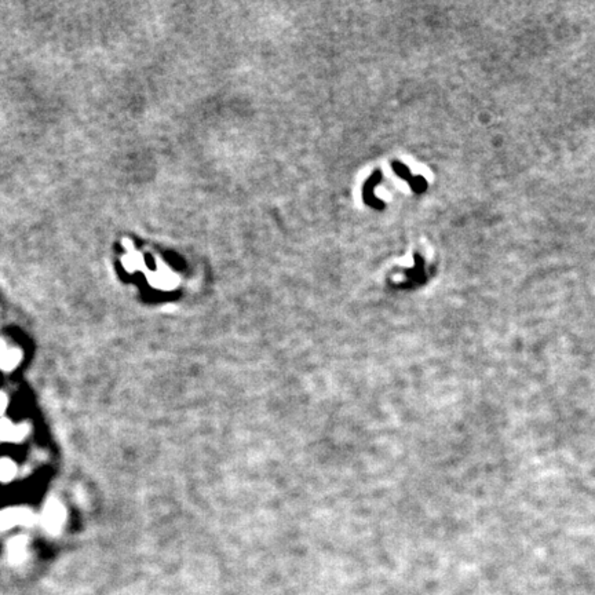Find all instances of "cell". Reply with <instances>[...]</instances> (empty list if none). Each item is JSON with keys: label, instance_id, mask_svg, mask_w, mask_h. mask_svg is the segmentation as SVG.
I'll return each instance as SVG.
<instances>
[{"label": "cell", "instance_id": "1", "mask_svg": "<svg viewBox=\"0 0 595 595\" xmlns=\"http://www.w3.org/2000/svg\"><path fill=\"white\" fill-rule=\"evenodd\" d=\"M42 518H43L44 528L48 532L56 534V532H60V529L62 528V525L65 522L66 510H65V507H64V504L60 500L56 499V498H51L46 503Z\"/></svg>", "mask_w": 595, "mask_h": 595}, {"label": "cell", "instance_id": "2", "mask_svg": "<svg viewBox=\"0 0 595 595\" xmlns=\"http://www.w3.org/2000/svg\"><path fill=\"white\" fill-rule=\"evenodd\" d=\"M34 522V514L28 508H7L0 511V530H6L17 524L32 525Z\"/></svg>", "mask_w": 595, "mask_h": 595}, {"label": "cell", "instance_id": "3", "mask_svg": "<svg viewBox=\"0 0 595 595\" xmlns=\"http://www.w3.org/2000/svg\"><path fill=\"white\" fill-rule=\"evenodd\" d=\"M29 432L30 427L26 423L16 426L6 418L0 419V441L3 442H22Z\"/></svg>", "mask_w": 595, "mask_h": 595}, {"label": "cell", "instance_id": "4", "mask_svg": "<svg viewBox=\"0 0 595 595\" xmlns=\"http://www.w3.org/2000/svg\"><path fill=\"white\" fill-rule=\"evenodd\" d=\"M22 360V352L17 348H8L7 343L0 339V370H12Z\"/></svg>", "mask_w": 595, "mask_h": 595}, {"label": "cell", "instance_id": "5", "mask_svg": "<svg viewBox=\"0 0 595 595\" xmlns=\"http://www.w3.org/2000/svg\"><path fill=\"white\" fill-rule=\"evenodd\" d=\"M17 464L12 459H7V458L0 459V481L2 482H10L12 480H14L17 476Z\"/></svg>", "mask_w": 595, "mask_h": 595}, {"label": "cell", "instance_id": "6", "mask_svg": "<svg viewBox=\"0 0 595 595\" xmlns=\"http://www.w3.org/2000/svg\"><path fill=\"white\" fill-rule=\"evenodd\" d=\"M122 262H123L124 269L127 270V272H130V273L136 272V270L140 269H144V264H145L144 256H142L140 252H130L127 254V255H124Z\"/></svg>", "mask_w": 595, "mask_h": 595}, {"label": "cell", "instance_id": "7", "mask_svg": "<svg viewBox=\"0 0 595 595\" xmlns=\"http://www.w3.org/2000/svg\"><path fill=\"white\" fill-rule=\"evenodd\" d=\"M7 404H8L7 396L3 393V392H0V415H3V414H4V410H6V408H7Z\"/></svg>", "mask_w": 595, "mask_h": 595}, {"label": "cell", "instance_id": "8", "mask_svg": "<svg viewBox=\"0 0 595 595\" xmlns=\"http://www.w3.org/2000/svg\"><path fill=\"white\" fill-rule=\"evenodd\" d=\"M122 246H123V247L126 248L128 252H132V250H134V244L130 242L128 238H124L123 242H122Z\"/></svg>", "mask_w": 595, "mask_h": 595}]
</instances>
